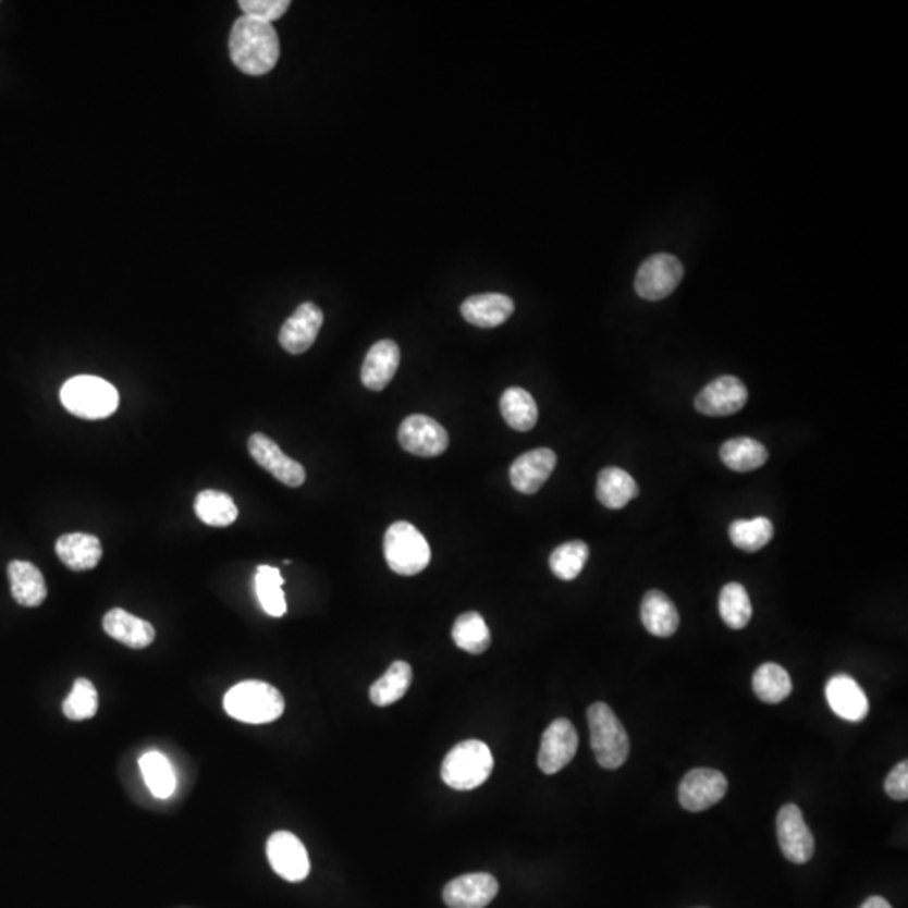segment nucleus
Returning a JSON list of instances; mask_svg holds the SVG:
<instances>
[{
	"instance_id": "0eeeda50",
	"label": "nucleus",
	"mask_w": 908,
	"mask_h": 908,
	"mask_svg": "<svg viewBox=\"0 0 908 908\" xmlns=\"http://www.w3.org/2000/svg\"><path fill=\"white\" fill-rule=\"evenodd\" d=\"M684 273V265L676 256L668 253L651 256L642 262L636 274V293L650 302L666 298L678 289Z\"/></svg>"
},
{
	"instance_id": "2eb2a0df",
	"label": "nucleus",
	"mask_w": 908,
	"mask_h": 908,
	"mask_svg": "<svg viewBox=\"0 0 908 908\" xmlns=\"http://www.w3.org/2000/svg\"><path fill=\"white\" fill-rule=\"evenodd\" d=\"M557 465V454L549 447L527 451L510 468V481L524 495H533L551 478Z\"/></svg>"
},
{
	"instance_id": "f704fd0d",
	"label": "nucleus",
	"mask_w": 908,
	"mask_h": 908,
	"mask_svg": "<svg viewBox=\"0 0 908 908\" xmlns=\"http://www.w3.org/2000/svg\"><path fill=\"white\" fill-rule=\"evenodd\" d=\"M728 537L737 549L746 552L761 551L774 537V525L769 518L735 520L728 528Z\"/></svg>"
},
{
	"instance_id": "4c0bfd02",
	"label": "nucleus",
	"mask_w": 908,
	"mask_h": 908,
	"mask_svg": "<svg viewBox=\"0 0 908 908\" xmlns=\"http://www.w3.org/2000/svg\"><path fill=\"white\" fill-rule=\"evenodd\" d=\"M237 5L243 11L244 17L271 24L286 14L292 2L290 0H240Z\"/></svg>"
},
{
	"instance_id": "aec40b11",
	"label": "nucleus",
	"mask_w": 908,
	"mask_h": 908,
	"mask_svg": "<svg viewBox=\"0 0 908 908\" xmlns=\"http://www.w3.org/2000/svg\"><path fill=\"white\" fill-rule=\"evenodd\" d=\"M515 311L514 299L502 293H481L469 296L462 305V315L471 326L495 329L503 326Z\"/></svg>"
},
{
	"instance_id": "473e14b6",
	"label": "nucleus",
	"mask_w": 908,
	"mask_h": 908,
	"mask_svg": "<svg viewBox=\"0 0 908 908\" xmlns=\"http://www.w3.org/2000/svg\"><path fill=\"white\" fill-rule=\"evenodd\" d=\"M719 611L728 628H746L752 617V602L743 584L731 582L724 586L719 598Z\"/></svg>"
},
{
	"instance_id": "9b49d317",
	"label": "nucleus",
	"mask_w": 908,
	"mask_h": 908,
	"mask_svg": "<svg viewBox=\"0 0 908 908\" xmlns=\"http://www.w3.org/2000/svg\"><path fill=\"white\" fill-rule=\"evenodd\" d=\"M577 747H579V737H577L573 722L567 719H557L552 722L543 732L542 743H540L539 757H537L540 771L549 775L557 774L565 765L570 764L576 757Z\"/></svg>"
},
{
	"instance_id": "dca6fc26",
	"label": "nucleus",
	"mask_w": 908,
	"mask_h": 908,
	"mask_svg": "<svg viewBox=\"0 0 908 908\" xmlns=\"http://www.w3.org/2000/svg\"><path fill=\"white\" fill-rule=\"evenodd\" d=\"M323 326V311L315 303H302L280 330V345L289 354L299 355L315 344Z\"/></svg>"
},
{
	"instance_id": "39448f33",
	"label": "nucleus",
	"mask_w": 908,
	"mask_h": 908,
	"mask_svg": "<svg viewBox=\"0 0 908 908\" xmlns=\"http://www.w3.org/2000/svg\"><path fill=\"white\" fill-rule=\"evenodd\" d=\"M591 747L599 765L619 769L629 757V737L610 705L598 702L588 710Z\"/></svg>"
},
{
	"instance_id": "412c9836",
	"label": "nucleus",
	"mask_w": 908,
	"mask_h": 908,
	"mask_svg": "<svg viewBox=\"0 0 908 908\" xmlns=\"http://www.w3.org/2000/svg\"><path fill=\"white\" fill-rule=\"evenodd\" d=\"M103 629L110 638L132 650H144L156 641V628L148 621L126 613L120 608L105 614Z\"/></svg>"
},
{
	"instance_id": "7c9ffc66",
	"label": "nucleus",
	"mask_w": 908,
	"mask_h": 908,
	"mask_svg": "<svg viewBox=\"0 0 908 908\" xmlns=\"http://www.w3.org/2000/svg\"><path fill=\"white\" fill-rule=\"evenodd\" d=\"M453 641L456 647L462 648L466 653L481 654L490 648L491 635L481 614L469 611L454 623Z\"/></svg>"
},
{
	"instance_id": "6ab92c4d",
	"label": "nucleus",
	"mask_w": 908,
	"mask_h": 908,
	"mask_svg": "<svg viewBox=\"0 0 908 908\" xmlns=\"http://www.w3.org/2000/svg\"><path fill=\"white\" fill-rule=\"evenodd\" d=\"M401 351L394 340H381L367 352L364 360L363 384L370 391H382L391 384L395 372L400 369Z\"/></svg>"
},
{
	"instance_id": "393cba45",
	"label": "nucleus",
	"mask_w": 908,
	"mask_h": 908,
	"mask_svg": "<svg viewBox=\"0 0 908 908\" xmlns=\"http://www.w3.org/2000/svg\"><path fill=\"white\" fill-rule=\"evenodd\" d=\"M635 478L624 469L610 466L599 473L596 496L605 508L621 510L638 496Z\"/></svg>"
},
{
	"instance_id": "f3484780",
	"label": "nucleus",
	"mask_w": 908,
	"mask_h": 908,
	"mask_svg": "<svg viewBox=\"0 0 908 908\" xmlns=\"http://www.w3.org/2000/svg\"><path fill=\"white\" fill-rule=\"evenodd\" d=\"M499 894V882L490 873H468L444 886L443 900L450 908H484Z\"/></svg>"
},
{
	"instance_id": "1a4fd4ad",
	"label": "nucleus",
	"mask_w": 908,
	"mask_h": 908,
	"mask_svg": "<svg viewBox=\"0 0 908 908\" xmlns=\"http://www.w3.org/2000/svg\"><path fill=\"white\" fill-rule=\"evenodd\" d=\"M727 789V777L721 771L705 768L694 769L679 783V805L687 811H705L716 802H721Z\"/></svg>"
},
{
	"instance_id": "ea45409f",
	"label": "nucleus",
	"mask_w": 908,
	"mask_h": 908,
	"mask_svg": "<svg viewBox=\"0 0 908 908\" xmlns=\"http://www.w3.org/2000/svg\"><path fill=\"white\" fill-rule=\"evenodd\" d=\"M860 908H894L883 897H870L861 904Z\"/></svg>"
},
{
	"instance_id": "f257e3e1",
	"label": "nucleus",
	"mask_w": 908,
	"mask_h": 908,
	"mask_svg": "<svg viewBox=\"0 0 908 908\" xmlns=\"http://www.w3.org/2000/svg\"><path fill=\"white\" fill-rule=\"evenodd\" d=\"M231 61L251 76L270 73L280 60V37L273 24L240 17L230 36Z\"/></svg>"
},
{
	"instance_id": "6e6552de",
	"label": "nucleus",
	"mask_w": 908,
	"mask_h": 908,
	"mask_svg": "<svg viewBox=\"0 0 908 908\" xmlns=\"http://www.w3.org/2000/svg\"><path fill=\"white\" fill-rule=\"evenodd\" d=\"M397 437L407 453L421 458H437L450 446L446 429L425 414H413L404 419Z\"/></svg>"
},
{
	"instance_id": "a878e982",
	"label": "nucleus",
	"mask_w": 908,
	"mask_h": 908,
	"mask_svg": "<svg viewBox=\"0 0 908 908\" xmlns=\"http://www.w3.org/2000/svg\"><path fill=\"white\" fill-rule=\"evenodd\" d=\"M503 419L515 431H530L539 421V407L530 392L522 388H508L500 400Z\"/></svg>"
},
{
	"instance_id": "72a5a7b5",
	"label": "nucleus",
	"mask_w": 908,
	"mask_h": 908,
	"mask_svg": "<svg viewBox=\"0 0 908 908\" xmlns=\"http://www.w3.org/2000/svg\"><path fill=\"white\" fill-rule=\"evenodd\" d=\"M140 769L145 784L156 798L167 799L174 794L175 775L165 756L157 750L144 753L140 757Z\"/></svg>"
},
{
	"instance_id": "b1692460",
	"label": "nucleus",
	"mask_w": 908,
	"mask_h": 908,
	"mask_svg": "<svg viewBox=\"0 0 908 908\" xmlns=\"http://www.w3.org/2000/svg\"><path fill=\"white\" fill-rule=\"evenodd\" d=\"M641 621L650 635L670 638L678 629L679 614L665 592L648 591L641 602Z\"/></svg>"
},
{
	"instance_id": "f8f14e48",
	"label": "nucleus",
	"mask_w": 908,
	"mask_h": 908,
	"mask_svg": "<svg viewBox=\"0 0 908 908\" xmlns=\"http://www.w3.org/2000/svg\"><path fill=\"white\" fill-rule=\"evenodd\" d=\"M777 842L790 863H808L814 855V836L798 806L786 805L777 812Z\"/></svg>"
},
{
	"instance_id": "a211bd4d",
	"label": "nucleus",
	"mask_w": 908,
	"mask_h": 908,
	"mask_svg": "<svg viewBox=\"0 0 908 908\" xmlns=\"http://www.w3.org/2000/svg\"><path fill=\"white\" fill-rule=\"evenodd\" d=\"M826 700L839 719L854 724L864 721V716L870 712V703L863 688L845 673L830 678L826 684Z\"/></svg>"
},
{
	"instance_id": "58836bf2",
	"label": "nucleus",
	"mask_w": 908,
	"mask_h": 908,
	"mask_svg": "<svg viewBox=\"0 0 908 908\" xmlns=\"http://www.w3.org/2000/svg\"><path fill=\"white\" fill-rule=\"evenodd\" d=\"M885 793L895 801H907L908 799V762L904 761L895 765L894 771L886 775Z\"/></svg>"
},
{
	"instance_id": "423d86ee",
	"label": "nucleus",
	"mask_w": 908,
	"mask_h": 908,
	"mask_svg": "<svg viewBox=\"0 0 908 908\" xmlns=\"http://www.w3.org/2000/svg\"><path fill=\"white\" fill-rule=\"evenodd\" d=\"M384 555L395 574L416 576L431 562V547L414 525L395 522L385 532Z\"/></svg>"
},
{
	"instance_id": "e433bc0d",
	"label": "nucleus",
	"mask_w": 908,
	"mask_h": 908,
	"mask_svg": "<svg viewBox=\"0 0 908 908\" xmlns=\"http://www.w3.org/2000/svg\"><path fill=\"white\" fill-rule=\"evenodd\" d=\"M64 715L73 722L88 721L98 712V691L86 678H78L63 703Z\"/></svg>"
},
{
	"instance_id": "4468645a",
	"label": "nucleus",
	"mask_w": 908,
	"mask_h": 908,
	"mask_svg": "<svg viewBox=\"0 0 908 908\" xmlns=\"http://www.w3.org/2000/svg\"><path fill=\"white\" fill-rule=\"evenodd\" d=\"M749 400V392L740 379L734 376H722L710 382L695 400L698 413L722 418L739 413Z\"/></svg>"
},
{
	"instance_id": "9d476101",
	"label": "nucleus",
	"mask_w": 908,
	"mask_h": 908,
	"mask_svg": "<svg viewBox=\"0 0 908 908\" xmlns=\"http://www.w3.org/2000/svg\"><path fill=\"white\" fill-rule=\"evenodd\" d=\"M267 855L274 873L286 882H303L310 873L307 848L290 831H277L270 836Z\"/></svg>"
},
{
	"instance_id": "f03ea898",
	"label": "nucleus",
	"mask_w": 908,
	"mask_h": 908,
	"mask_svg": "<svg viewBox=\"0 0 908 908\" xmlns=\"http://www.w3.org/2000/svg\"><path fill=\"white\" fill-rule=\"evenodd\" d=\"M224 710L228 715L244 724H270L285 712V698L273 685L248 679L234 685L225 694Z\"/></svg>"
},
{
	"instance_id": "20e7f679",
	"label": "nucleus",
	"mask_w": 908,
	"mask_h": 908,
	"mask_svg": "<svg viewBox=\"0 0 908 908\" xmlns=\"http://www.w3.org/2000/svg\"><path fill=\"white\" fill-rule=\"evenodd\" d=\"M491 771L490 747L481 740H465L447 752L441 765V777L451 789L471 790L487 783Z\"/></svg>"
},
{
	"instance_id": "c756f323",
	"label": "nucleus",
	"mask_w": 908,
	"mask_h": 908,
	"mask_svg": "<svg viewBox=\"0 0 908 908\" xmlns=\"http://www.w3.org/2000/svg\"><path fill=\"white\" fill-rule=\"evenodd\" d=\"M753 694L761 698L762 702L781 703L789 697L793 691V679L783 666L775 663H764L759 666L752 676Z\"/></svg>"
},
{
	"instance_id": "5701e85b",
	"label": "nucleus",
	"mask_w": 908,
	"mask_h": 908,
	"mask_svg": "<svg viewBox=\"0 0 908 908\" xmlns=\"http://www.w3.org/2000/svg\"><path fill=\"white\" fill-rule=\"evenodd\" d=\"M9 579H11L12 598L24 608H37L48 598V586L45 577L36 565L26 561H14L9 564Z\"/></svg>"
},
{
	"instance_id": "7ed1b4c3",
	"label": "nucleus",
	"mask_w": 908,
	"mask_h": 908,
	"mask_svg": "<svg viewBox=\"0 0 908 908\" xmlns=\"http://www.w3.org/2000/svg\"><path fill=\"white\" fill-rule=\"evenodd\" d=\"M61 403L73 416L83 419H103L119 409L120 395L115 385L101 377L78 376L64 382Z\"/></svg>"
},
{
	"instance_id": "bb28decb",
	"label": "nucleus",
	"mask_w": 908,
	"mask_h": 908,
	"mask_svg": "<svg viewBox=\"0 0 908 908\" xmlns=\"http://www.w3.org/2000/svg\"><path fill=\"white\" fill-rule=\"evenodd\" d=\"M413 684V668L406 661H394L388 672L370 687V702L388 707L400 702Z\"/></svg>"
},
{
	"instance_id": "c85d7f7f",
	"label": "nucleus",
	"mask_w": 908,
	"mask_h": 908,
	"mask_svg": "<svg viewBox=\"0 0 908 908\" xmlns=\"http://www.w3.org/2000/svg\"><path fill=\"white\" fill-rule=\"evenodd\" d=\"M197 517L211 527H230L237 520L240 510L224 491L204 490L194 502Z\"/></svg>"
},
{
	"instance_id": "4be33fe9",
	"label": "nucleus",
	"mask_w": 908,
	"mask_h": 908,
	"mask_svg": "<svg viewBox=\"0 0 908 908\" xmlns=\"http://www.w3.org/2000/svg\"><path fill=\"white\" fill-rule=\"evenodd\" d=\"M56 554L74 573H86L100 564L103 547L91 533H66L56 542Z\"/></svg>"
},
{
	"instance_id": "ddd939ff",
	"label": "nucleus",
	"mask_w": 908,
	"mask_h": 908,
	"mask_svg": "<svg viewBox=\"0 0 908 908\" xmlns=\"http://www.w3.org/2000/svg\"><path fill=\"white\" fill-rule=\"evenodd\" d=\"M249 454L253 459L271 473L278 481L290 488H298L307 480L305 468L295 459L286 456L271 438L261 432H255L248 441Z\"/></svg>"
},
{
	"instance_id": "c9c22d12",
	"label": "nucleus",
	"mask_w": 908,
	"mask_h": 908,
	"mask_svg": "<svg viewBox=\"0 0 908 908\" xmlns=\"http://www.w3.org/2000/svg\"><path fill=\"white\" fill-rule=\"evenodd\" d=\"M589 561V547L582 540H573L559 545L549 559L552 573L562 580H574L582 573Z\"/></svg>"
},
{
	"instance_id": "cd10ccee",
	"label": "nucleus",
	"mask_w": 908,
	"mask_h": 908,
	"mask_svg": "<svg viewBox=\"0 0 908 908\" xmlns=\"http://www.w3.org/2000/svg\"><path fill=\"white\" fill-rule=\"evenodd\" d=\"M721 459L734 471L747 473L761 468L769 459L768 447L752 438H734L721 447Z\"/></svg>"
},
{
	"instance_id": "2f4dec72",
	"label": "nucleus",
	"mask_w": 908,
	"mask_h": 908,
	"mask_svg": "<svg viewBox=\"0 0 908 908\" xmlns=\"http://www.w3.org/2000/svg\"><path fill=\"white\" fill-rule=\"evenodd\" d=\"M283 577L280 569L271 565H259L256 570L255 586L259 604L273 617L285 616L286 599L283 592Z\"/></svg>"
}]
</instances>
